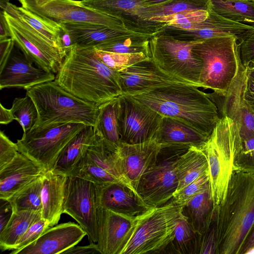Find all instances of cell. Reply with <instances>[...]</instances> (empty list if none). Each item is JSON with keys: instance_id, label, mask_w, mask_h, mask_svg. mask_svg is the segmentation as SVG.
I'll return each mask as SVG.
<instances>
[{"instance_id": "cell-20", "label": "cell", "mask_w": 254, "mask_h": 254, "mask_svg": "<svg viewBox=\"0 0 254 254\" xmlns=\"http://www.w3.org/2000/svg\"><path fill=\"white\" fill-rule=\"evenodd\" d=\"M202 149L207 158L210 196L216 207L225 198L233 162L226 145L212 133Z\"/></svg>"}, {"instance_id": "cell-26", "label": "cell", "mask_w": 254, "mask_h": 254, "mask_svg": "<svg viewBox=\"0 0 254 254\" xmlns=\"http://www.w3.org/2000/svg\"><path fill=\"white\" fill-rule=\"evenodd\" d=\"M95 138L93 126H86L59 154L52 170L67 177L72 176Z\"/></svg>"}, {"instance_id": "cell-7", "label": "cell", "mask_w": 254, "mask_h": 254, "mask_svg": "<svg viewBox=\"0 0 254 254\" xmlns=\"http://www.w3.org/2000/svg\"><path fill=\"white\" fill-rule=\"evenodd\" d=\"M190 147L183 144L161 145L159 154L163 159L157 161L141 176L135 188V195L146 207L160 206L172 198L179 185L176 160Z\"/></svg>"}, {"instance_id": "cell-28", "label": "cell", "mask_w": 254, "mask_h": 254, "mask_svg": "<svg viewBox=\"0 0 254 254\" xmlns=\"http://www.w3.org/2000/svg\"><path fill=\"white\" fill-rule=\"evenodd\" d=\"M209 136L177 119L163 116L154 139L160 144H183L202 148Z\"/></svg>"}, {"instance_id": "cell-1", "label": "cell", "mask_w": 254, "mask_h": 254, "mask_svg": "<svg viewBox=\"0 0 254 254\" xmlns=\"http://www.w3.org/2000/svg\"><path fill=\"white\" fill-rule=\"evenodd\" d=\"M94 47L72 46L55 80L64 89L85 101L100 105L122 94L119 72L95 55Z\"/></svg>"}, {"instance_id": "cell-45", "label": "cell", "mask_w": 254, "mask_h": 254, "mask_svg": "<svg viewBox=\"0 0 254 254\" xmlns=\"http://www.w3.org/2000/svg\"><path fill=\"white\" fill-rule=\"evenodd\" d=\"M208 15V10H190L166 16L154 17L151 18L150 20L168 25H184L203 21Z\"/></svg>"}, {"instance_id": "cell-53", "label": "cell", "mask_w": 254, "mask_h": 254, "mask_svg": "<svg viewBox=\"0 0 254 254\" xmlns=\"http://www.w3.org/2000/svg\"><path fill=\"white\" fill-rule=\"evenodd\" d=\"M245 97L250 105L254 110V76L251 74L248 70L245 87Z\"/></svg>"}, {"instance_id": "cell-38", "label": "cell", "mask_w": 254, "mask_h": 254, "mask_svg": "<svg viewBox=\"0 0 254 254\" xmlns=\"http://www.w3.org/2000/svg\"><path fill=\"white\" fill-rule=\"evenodd\" d=\"M42 175L14 194L8 200L13 212L42 211Z\"/></svg>"}, {"instance_id": "cell-5", "label": "cell", "mask_w": 254, "mask_h": 254, "mask_svg": "<svg viewBox=\"0 0 254 254\" xmlns=\"http://www.w3.org/2000/svg\"><path fill=\"white\" fill-rule=\"evenodd\" d=\"M192 53L202 63L201 88L224 97L237 74L241 63L240 42L233 36L211 38L198 42Z\"/></svg>"}, {"instance_id": "cell-39", "label": "cell", "mask_w": 254, "mask_h": 254, "mask_svg": "<svg viewBox=\"0 0 254 254\" xmlns=\"http://www.w3.org/2000/svg\"><path fill=\"white\" fill-rule=\"evenodd\" d=\"M209 0H170L155 5H146V19L190 10H207Z\"/></svg>"}, {"instance_id": "cell-57", "label": "cell", "mask_w": 254, "mask_h": 254, "mask_svg": "<svg viewBox=\"0 0 254 254\" xmlns=\"http://www.w3.org/2000/svg\"><path fill=\"white\" fill-rule=\"evenodd\" d=\"M170 0H144L147 5H155L166 2Z\"/></svg>"}, {"instance_id": "cell-18", "label": "cell", "mask_w": 254, "mask_h": 254, "mask_svg": "<svg viewBox=\"0 0 254 254\" xmlns=\"http://www.w3.org/2000/svg\"><path fill=\"white\" fill-rule=\"evenodd\" d=\"M97 244L101 254H121L131 235L135 216L97 208Z\"/></svg>"}, {"instance_id": "cell-47", "label": "cell", "mask_w": 254, "mask_h": 254, "mask_svg": "<svg viewBox=\"0 0 254 254\" xmlns=\"http://www.w3.org/2000/svg\"><path fill=\"white\" fill-rule=\"evenodd\" d=\"M217 230L214 214L208 229L202 235H199L197 254H217Z\"/></svg>"}, {"instance_id": "cell-4", "label": "cell", "mask_w": 254, "mask_h": 254, "mask_svg": "<svg viewBox=\"0 0 254 254\" xmlns=\"http://www.w3.org/2000/svg\"><path fill=\"white\" fill-rule=\"evenodd\" d=\"M26 94L33 100L38 111L33 127L65 123L94 126L98 105L74 96L55 80L31 87Z\"/></svg>"}, {"instance_id": "cell-52", "label": "cell", "mask_w": 254, "mask_h": 254, "mask_svg": "<svg viewBox=\"0 0 254 254\" xmlns=\"http://www.w3.org/2000/svg\"><path fill=\"white\" fill-rule=\"evenodd\" d=\"M2 200L3 202H1L0 207V232L5 227L13 213L12 208L9 201Z\"/></svg>"}, {"instance_id": "cell-29", "label": "cell", "mask_w": 254, "mask_h": 254, "mask_svg": "<svg viewBox=\"0 0 254 254\" xmlns=\"http://www.w3.org/2000/svg\"><path fill=\"white\" fill-rule=\"evenodd\" d=\"M0 8L28 25L53 45L64 52L61 46L62 36L64 31L62 24L47 20L21 6H17L9 1L0 4Z\"/></svg>"}, {"instance_id": "cell-56", "label": "cell", "mask_w": 254, "mask_h": 254, "mask_svg": "<svg viewBox=\"0 0 254 254\" xmlns=\"http://www.w3.org/2000/svg\"><path fill=\"white\" fill-rule=\"evenodd\" d=\"M253 247H254V228L246 241L241 254H246L247 251Z\"/></svg>"}, {"instance_id": "cell-27", "label": "cell", "mask_w": 254, "mask_h": 254, "mask_svg": "<svg viewBox=\"0 0 254 254\" xmlns=\"http://www.w3.org/2000/svg\"><path fill=\"white\" fill-rule=\"evenodd\" d=\"M68 33L73 45L95 47L115 39L135 32L90 23H62Z\"/></svg>"}, {"instance_id": "cell-30", "label": "cell", "mask_w": 254, "mask_h": 254, "mask_svg": "<svg viewBox=\"0 0 254 254\" xmlns=\"http://www.w3.org/2000/svg\"><path fill=\"white\" fill-rule=\"evenodd\" d=\"M175 171L179 182L177 192L209 171L204 151L202 148L190 146L176 159Z\"/></svg>"}, {"instance_id": "cell-13", "label": "cell", "mask_w": 254, "mask_h": 254, "mask_svg": "<svg viewBox=\"0 0 254 254\" xmlns=\"http://www.w3.org/2000/svg\"><path fill=\"white\" fill-rule=\"evenodd\" d=\"M208 15L203 21L184 25H165L157 33L183 41L197 42L227 36L236 37L241 42L254 31V26L227 19L209 6Z\"/></svg>"}, {"instance_id": "cell-49", "label": "cell", "mask_w": 254, "mask_h": 254, "mask_svg": "<svg viewBox=\"0 0 254 254\" xmlns=\"http://www.w3.org/2000/svg\"><path fill=\"white\" fill-rule=\"evenodd\" d=\"M240 56L243 65L254 60V31L240 42Z\"/></svg>"}, {"instance_id": "cell-21", "label": "cell", "mask_w": 254, "mask_h": 254, "mask_svg": "<svg viewBox=\"0 0 254 254\" xmlns=\"http://www.w3.org/2000/svg\"><path fill=\"white\" fill-rule=\"evenodd\" d=\"M247 70L242 62L237 75L226 95L222 106V116L231 118L235 123L241 140L254 134V110L245 97Z\"/></svg>"}, {"instance_id": "cell-41", "label": "cell", "mask_w": 254, "mask_h": 254, "mask_svg": "<svg viewBox=\"0 0 254 254\" xmlns=\"http://www.w3.org/2000/svg\"><path fill=\"white\" fill-rule=\"evenodd\" d=\"M94 54L103 63L118 72L122 71L139 62L150 59L143 53L124 54L95 49Z\"/></svg>"}, {"instance_id": "cell-22", "label": "cell", "mask_w": 254, "mask_h": 254, "mask_svg": "<svg viewBox=\"0 0 254 254\" xmlns=\"http://www.w3.org/2000/svg\"><path fill=\"white\" fill-rule=\"evenodd\" d=\"M86 235L83 228L73 222L50 227L37 240L13 254H59L76 245Z\"/></svg>"}, {"instance_id": "cell-11", "label": "cell", "mask_w": 254, "mask_h": 254, "mask_svg": "<svg viewBox=\"0 0 254 254\" xmlns=\"http://www.w3.org/2000/svg\"><path fill=\"white\" fill-rule=\"evenodd\" d=\"M117 114L121 142L137 144L152 139L163 116L131 96H118Z\"/></svg>"}, {"instance_id": "cell-33", "label": "cell", "mask_w": 254, "mask_h": 254, "mask_svg": "<svg viewBox=\"0 0 254 254\" xmlns=\"http://www.w3.org/2000/svg\"><path fill=\"white\" fill-rule=\"evenodd\" d=\"M42 218V211L13 212L5 227L0 232V248L12 250L19 239L35 223Z\"/></svg>"}, {"instance_id": "cell-15", "label": "cell", "mask_w": 254, "mask_h": 254, "mask_svg": "<svg viewBox=\"0 0 254 254\" xmlns=\"http://www.w3.org/2000/svg\"><path fill=\"white\" fill-rule=\"evenodd\" d=\"M83 4L121 20L125 27L135 33L153 36L166 24L145 17L144 0H81Z\"/></svg>"}, {"instance_id": "cell-60", "label": "cell", "mask_w": 254, "mask_h": 254, "mask_svg": "<svg viewBox=\"0 0 254 254\" xmlns=\"http://www.w3.org/2000/svg\"><path fill=\"white\" fill-rule=\"evenodd\" d=\"M8 1L9 0H0V4H4Z\"/></svg>"}, {"instance_id": "cell-3", "label": "cell", "mask_w": 254, "mask_h": 254, "mask_svg": "<svg viewBox=\"0 0 254 254\" xmlns=\"http://www.w3.org/2000/svg\"><path fill=\"white\" fill-rule=\"evenodd\" d=\"M198 88L175 83L131 96L163 116L183 122L210 136L220 118L218 109L207 93Z\"/></svg>"}, {"instance_id": "cell-16", "label": "cell", "mask_w": 254, "mask_h": 254, "mask_svg": "<svg viewBox=\"0 0 254 254\" xmlns=\"http://www.w3.org/2000/svg\"><path fill=\"white\" fill-rule=\"evenodd\" d=\"M119 81L122 94L131 96L175 83L195 85L164 71L150 58L119 72Z\"/></svg>"}, {"instance_id": "cell-2", "label": "cell", "mask_w": 254, "mask_h": 254, "mask_svg": "<svg viewBox=\"0 0 254 254\" xmlns=\"http://www.w3.org/2000/svg\"><path fill=\"white\" fill-rule=\"evenodd\" d=\"M215 219L217 254H241L254 228V174L233 170Z\"/></svg>"}, {"instance_id": "cell-14", "label": "cell", "mask_w": 254, "mask_h": 254, "mask_svg": "<svg viewBox=\"0 0 254 254\" xmlns=\"http://www.w3.org/2000/svg\"><path fill=\"white\" fill-rule=\"evenodd\" d=\"M97 209L95 184L77 176L67 177L63 213L78 222L86 232L89 243L97 242Z\"/></svg>"}, {"instance_id": "cell-10", "label": "cell", "mask_w": 254, "mask_h": 254, "mask_svg": "<svg viewBox=\"0 0 254 254\" xmlns=\"http://www.w3.org/2000/svg\"><path fill=\"white\" fill-rule=\"evenodd\" d=\"M21 6L58 24L90 23L128 30L118 18L74 0H17Z\"/></svg>"}, {"instance_id": "cell-9", "label": "cell", "mask_w": 254, "mask_h": 254, "mask_svg": "<svg viewBox=\"0 0 254 254\" xmlns=\"http://www.w3.org/2000/svg\"><path fill=\"white\" fill-rule=\"evenodd\" d=\"M198 42L156 34L149 40V58L164 71L201 87L199 77L202 63L192 52Z\"/></svg>"}, {"instance_id": "cell-44", "label": "cell", "mask_w": 254, "mask_h": 254, "mask_svg": "<svg viewBox=\"0 0 254 254\" xmlns=\"http://www.w3.org/2000/svg\"><path fill=\"white\" fill-rule=\"evenodd\" d=\"M209 187V171L176 192L172 198L176 204L184 206L191 198Z\"/></svg>"}, {"instance_id": "cell-54", "label": "cell", "mask_w": 254, "mask_h": 254, "mask_svg": "<svg viewBox=\"0 0 254 254\" xmlns=\"http://www.w3.org/2000/svg\"><path fill=\"white\" fill-rule=\"evenodd\" d=\"M14 118L10 109H7L0 104V123L7 125L14 120Z\"/></svg>"}, {"instance_id": "cell-24", "label": "cell", "mask_w": 254, "mask_h": 254, "mask_svg": "<svg viewBox=\"0 0 254 254\" xmlns=\"http://www.w3.org/2000/svg\"><path fill=\"white\" fill-rule=\"evenodd\" d=\"M97 208L136 216L149 209L123 183L95 185Z\"/></svg>"}, {"instance_id": "cell-46", "label": "cell", "mask_w": 254, "mask_h": 254, "mask_svg": "<svg viewBox=\"0 0 254 254\" xmlns=\"http://www.w3.org/2000/svg\"><path fill=\"white\" fill-rule=\"evenodd\" d=\"M50 227L49 222L43 218L33 224L17 241L10 254L31 244Z\"/></svg>"}, {"instance_id": "cell-17", "label": "cell", "mask_w": 254, "mask_h": 254, "mask_svg": "<svg viewBox=\"0 0 254 254\" xmlns=\"http://www.w3.org/2000/svg\"><path fill=\"white\" fill-rule=\"evenodd\" d=\"M161 145L154 138L137 144L121 142L119 155L122 175L127 188L135 194L141 176L158 161Z\"/></svg>"}, {"instance_id": "cell-31", "label": "cell", "mask_w": 254, "mask_h": 254, "mask_svg": "<svg viewBox=\"0 0 254 254\" xmlns=\"http://www.w3.org/2000/svg\"><path fill=\"white\" fill-rule=\"evenodd\" d=\"M215 207L210 188L195 195L183 206V214L199 235L205 232L214 218Z\"/></svg>"}, {"instance_id": "cell-35", "label": "cell", "mask_w": 254, "mask_h": 254, "mask_svg": "<svg viewBox=\"0 0 254 254\" xmlns=\"http://www.w3.org/2000/svg\"><path fill=\"white\" fill-rule=\"evenodd\" d=\"M209 6L227 19L254 26V0H209Z\"/></svg>"}, {"instance_id": "cell-36", "label": "cell", "mask_w": 254, "mask_h": 254, "mask_svg": "<svg viewBox=\"0 0 254 254\" xmlns=\"http://www.w3.org/2000/svg\"><path fill=\"white\" fill-rule=\"evenodd\" d=\"M199 235L193 230L187 218L179 220L172 241L164 251L165 253L177 254H197Z\"/></svg>"}, {"instance_id": "cell-8", "label": "cell", "mask_w": 254, "mask_h": 254, "mask_svg": "<svg viewBox=\"0 0 254 254\" xmlns=\"http://www.w3.org/2000/svg\"><path fill=\"white\" fill-rule=\"evenodd\" d=\"M86 126L65 123L33 127L17 140L18 151L45 171L52 170L59 154Z\"/></svg>"}, {"instance_id": "cell-42", "label": "cell", "mask_w": 254, "mask_h": 254, "mask_svg": "<svg viewBox=\"0 0 254 254\" xmlns=\"http://www.w3.org/2000/svg\"><path fill=\"white\" fill-rule=\"evenodd\" d=\"M72 176L81 178L93 183L95 185L112 183L124 184L120 180L101 167L84 158L80 162Z\"/></svg>"}, {"instance_id": "cell-59", "label": "cell", "mask_w": 254, "mask_h": 254, "mask_svg": "<svg viewBox=\"0 0 254 254\" xmlns=\"http://www.w3.org/2000/svg\"><path fill=\"white\" fill-rule=\"evenodd\" d=\"M246 254H254V247L250 249Z\"/></svg>"}, {"instance_id": "cell-23", "label": "cell", "mask_w": 254, "mask_h": 254, "mask_svg": "<svg viewBox=\"0 0 254 254\" xmlns=\"http://www.w3.org/2000/svg\"><path fill=\"white\" fill-rule=\"evenodd\" d=\"M45 171L19 152L10 163L0 170V199L8 200Z\"/></svg>"}, {"instance_id": "cell-32", "label": "cell", "mask_w": 254, "mask_h": 254, "mask_svg": "<svg viewBox=\"0 0 254 254\" xmlns=\"http://www.w3.org/2000/svg\"><path fill=\"white\" fill-rule=\"evenodd\" d=\"M83 158L95 164L114 176L127 187L122 175L119 146L111 144L96 135L94 141L89 146Z\"/></svg>"}, {"instance_id": "cell-40", "label": "cell", "mask_w": 254, "mask_h": 254, "mask_svg": "<svg viewBox=\"0 0 254 254\" xmlns=\"http://www.w3.org/2000/svg\"><path fill=\"white\" fill-rule=\"evenodd\" d=\"M14 119L22 127L23 133L32 128L38 119V111L31 98L26 94L23 98H15L10 109Z\"/></svg>"}, {"instance_id": "cell-34", "label": "cell", "mask_w": 254, "mask_h": 254, "mask_svg": "<svg viewBox=\"0 0 254 254\" xmlns=\"http://www.w3.org/2000/svg\"><path fill=\"white\" fill-rule=\"evenodd\" d=\"M117 98L98 105L97 115L93 127L96 135L119 146L121 142L117 114Z\"/></svg>"}, {"instance_id": "cell-25", "label": "cell", "mask_w": 254, "mask_h": 254, "mask_svg": "<svg viewBox=\"0 0 254 254\" xmlns=\"http://www.w3.org/2000/svg\"><path fill=\"white\" fill-rule=\"evenodd\" d=\"M67 176L56 173L52 170L42 175L41 200L42 218L50 227L57 225L63 213V203Z\"/></svg>"}, {"instance_id": "cell-48", "label": "cell", "mask_w": 254, "mask_h": 254, "mask_svg": "<svg viewBox=\"0 0 254 254\" xmlns=\"http://www.w3.org/2000/svg\"><path fill=\"white\" fill-rule=\"evenodd\" d=\"M18 152L16 143L12 142L2 131H0V170L10 163Z\"/></svg>"}, {"instance_id": "cell-55", "label": "cell", "mask_w": 254, "mask_h": 254, "mask_svg": "<svg viewBox=\"0 0 254 254\" xmlns=\"http://www.w3.org/2000/svg\"><path fill=\"white\" fill-rule=\"evenodd\" d=\"M10 37L9 29L8 28L3 12L0 10V39Z\"/></svg>"}, {"instance_id": "cell-6", "label": "cell", "mask_w": 254, "mask_h": 254, "mask_svg": "<svg viewBox=\"0 0 254 254\" xmlns=\"http://www.w3.org/2000/svg\"><path fill=\"white\" fill-rule=\"evenodd\" d=\"M183 206L173 201L136 216L130 238L121 254L161 253L174 236L184 216Z\"/></svg>"}, {"instance_id": "cell-19", "label": "cell", "mask_w": 254, "mask_h": 254, "mask_svg": "<svg viewBox=\"0 0 254 254\" xmlns=\"http://www.w3.org/2000/svg\"><path fill=\"white\" fill-rule=\"evenodd\" d=\"M15 45L4 64L0 67V89L18 88L27 90L56 78L54 73L36 67Z\"/></svg>"}, {"instance_id": "cell-12", "label": "cell", "mask_w": 254, "mask_h": 254, "mask_svg": "<svg viewBox=\"0 0 254 254\" xmlns=\"http://www.w3.org/2000/svg\"><path fill=\"white\" fill-rule=\"evenodd\" d=\"M2 11L15 45L38 67L57 73L67 54L24 22Z\"/></svg>"}, {"instance_id": "cell-51", "label": "cell", "mask_w": 254, "mask_h": 254, "mask_svg": "<svg viewBox=\"0 0 254 254\" xmlns=\"http://www.w3.org/2000/svg\"><path fill=\"white\" fill-rule=\"evenodd\" d=\"M64 254H101L97 244L94 243H89L88 245L84 246H74L66 250Z\"/></svg>"}, {"instance_id": "cell-37", "label": "cell", "mask_w": 254, "mask_h": 254, "mask_svg": "<svg viewBox=\"0 0 254 254\" xmlns=\"http://www.w3.org/2000/svg\"><path fill=\"white\" fill-rule=\"evenodd\" d=\"M151 37L134 33L103 43L94 47L96 50L114 53H143L149 58V43Z\"/></svg>"}, {"instance_id": "cell-58", "label": "cell", "mask_w": 254, "mask_h": 254, "mask_svg": "<svg viewBox=\"0 0 254 254\" xmlns=\"http://www.w3.org/2000/svg\"><path fill=\"white\" fill-rule=\"evenodd\" d=\"M244 65L247 67L249 72L254 76V60Z\"/></svg>"}, {"instance_id": "cell-43", "label": "cell", "mask_w": 254, "mask_h": 254, "mask_svg": "<svg viewBox=\"0 0 254 254\" xmlns=\"http://www.w3.org/2000/svg\"><path fill=\"white\" fill-rule=\"evenodd\" d=\"M234 170L254 174V134L241 140L234 155Z\"/></svg>"}, {"instance_id": "cell-50", "label": "cell", "mask_w": 254, "mask_h": 254, "mask_svg": "<svg viewBox=\"0 0 254 254\" xmlns=\"http://www.w3.org/2000/svg\"><path fill=\"white\" fill-rule=\"evenodd\" d=\"M14 45L15 42L11 37L0 39V67L6 62Z\"/></svg>"}]
</instances>
